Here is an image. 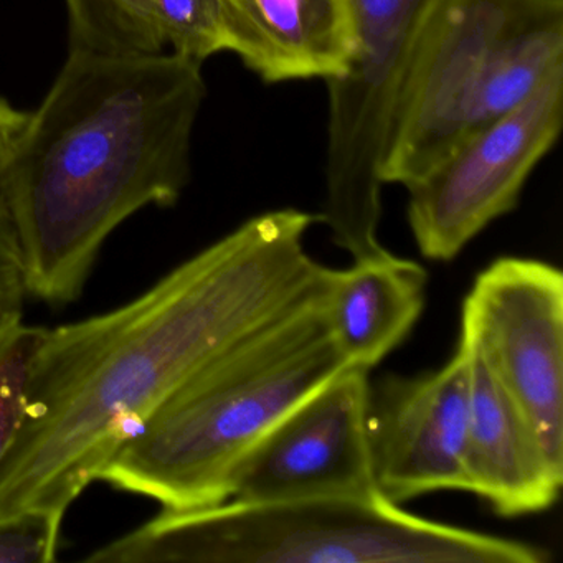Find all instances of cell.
I'll list each match as a JSON object with an SVG mask.
<instances>
[{
  "label": "cell",
  "instance_id": "1",
  "mask_svg": "<svg viewBox=\"0 0 563 563\" xmlns=\"http://www.w3.org/2000/svg\"><path fill=\"white\" fill-rule=\"evenodd\" d=\"M319 213L246 220L133 301L45 329L27 411L0 463V520L65 519L111 457L197 372L236 342L331 292L338 269L306 250Z\"/></svg>",
  "mask_w": 563,
  "mask_h": 563
},
{
  "label": "cell",
  "instance_id": "2",
  "mask_svg": "<svg viewBox=\"0 0 563 563\" xmlns=\"http://www.w3.org/2000/svg\"><path fill=\"white\" fill-rule=\"evenodd\" d=\"M206 93L202 64L174 52L70 51L0 176L29 296L74 302L121 223L177 202Z\"/></svg>",
  "mask_w": 563,
  "mask_h": 563
},
{
  "label": "cell",
  "instance_id": "3",
  "mask_svg": "<svg viewBox=\"0 0 563 563\" xmlns=\"http://www.w3.org/2000/svg\"><path fill=\"white\" fill-rule=\"evenodd\" d=\"M329 296L246 335L197 372L111 457L98 481L169 510L229 500L233 474L252 448L351 367L329 324Z\"/></svg>",
  "mask_w": 563,
  "mask_h": 563
},
{
  "label": "cell",
  "instance_id": "4",
  "mask_svg": "<svg viewBox=\"0 0 563 563\" xmlns=\"http://www.w3.org/2000/svg\"><path fill=\"white\" fill-rule=\"evenodd\" d=\"M539 545L424 519L382 496L225 500L156 517L93 563H545Z\"/></svg>",
  "mask_w": 563,
  "mask_h": 563
},
{
  "label": "cell",
  "instance_id": "5",
  "mask_svg": "<svg viewBox=\"0 0 563 563\" xmlns=\"http://www.w3.org/2000/svg\"><path fill=\"white\" fill-rule=\"evenodd\" d=\"M562 62L563 0H433L398 88L384 186L410 189Z\"/></svg>",
  "mask_w": 563,
  "mask_h": 563
},
{
  "label": "cell",
  "instance_id": "6",
  "mask_svg": "<svg viewBox=\"0 0 563 563\" xmlns=\"http://www.w3.org/2000/svg\"><path fill=\"white\" fill-rule=\"evenodd\" d=\"M433 0H351L355 51L328 80L325 197L321 223L352 260L384 250L382 159L405 67Z\"/></svg>",
  "mask_w": 563,
  "mask_h": 563
},
{
  "label": "cell",
  "instance_id": "7",
  "mask_svg": "<svg viewBox=\"0 0 563 563\" xmlns=\"http://www.w3.org/2000/svg\"><path fill=\"white\" fill-rule=\"evenodd\" d=\"M563 123V62L529 98L454 147L408 190V225L424 258L451 262L516 209Z\"/></svg>",
  "mask_w": 563,
  "mask_h": 563
},
{
  "label": "cell",
  "instance_id": "8",
  "mask_svg": "<svg viewBox=\"0 0 563 563\" xmlns=\"http://www.w3.org/2000/svg\"><path fill=\"white\" fill-rule=\"evenodd\" d=\"M461 338L516 401L553 466L563 471V275L504 256L479 273L463 302Z\"/></svg>",
  "mask_w": 563,
  "mask_h": 563
},
{
  "label": "cell",
  "instance_id": "9",
  "mask_svg": "<svg viewBox=\"0 0 563 563\" xmlns=\"http://www.w3.org/2000/svg\"><path fill=\"white\" fill-rule=\"evenodd\" d=\"M368 372L349 367L285 415L236 467L230 499L380 496L367 433Z\"/></svg>",
  "mask_w": 563,
  "mask_h": 563
},
{
  "label": "cell",
  "instance_id": "10",
  "mask_svg": "<svg viewBox=\"0 0 563 563\" xmlns=\"http://www.w3.org/2000/svg\"><path fill=\"white\" fill-rule=\"evenodd\" d=\"M471 352L461 341L427 374L368 384L367 433L375 487L395 504L438 490H467Z\"/></svg>",
  "mask_w": 563,
  "mask_h": 563
},
{
  "label": "cell",
  "instance_id": "11",
  "mask_svg": "<svg viewBox=\"0 0 563 563\" xmlns=\"http://www.w3.org/2000/svg\"><path fill=\"white\" fill-rule=\"evenodd\" d=\"M471 352L467 490L504 517L550 509L559 499L563 471L553 466L536 431L483 358Z\"/></svg>",
  "mask_w": 563,
  "mask_h": 563
},
{
  "label": "cell",
  "instance_id": "12",
  "mask_svg": "<svg viewBox=\"0 0 563 563\" xmlns=\"http://www.w3.org/2000/svg\"><path fill=\"white\" fill-rule=\"evenodd\" d=\"M230 52L268 84L342 77L355 51L351 0H222Z\"/></svg>",
  "mask_w": 563,
  "mask_h": 563
},
{
  "label": "cell",
  "instance_id": "13",
  "mask_svg": "<svg viewBox=\"0 0 563 563\" xmlns=\"http://www.w3.org/2000/svg\"><path fill=\"white\" fill-rule=\"evenodd\" d=\"M428 272L387 249L338 269L328 318L351 367L371 372L413 331L427 305Z\"/></svg>",
  "mask_w": 563,
  "mask_h": 563
},
{
  "label": "cell",
  "instance_id": "14",
  "mask_svg": "<svg viewBox=\"0 0 563 563\" xmlns=\"http://www.w3.org/2000/svg\"><path fill=\"white\" fill-rule=\"evenodd\" d=\"M45 329L22 316L0 324V463L24 423L29 375Z\"/></svg>",
  "mask_w": 563,
  "mask_h": 563
},
{
  "label": "cell",
  "instance_id": "15",
  "mask_svg": "<svg viewBox=\"0 0 563 563\" xmlns=\"http://www.w3.org/2000/svg\"><path fill=\"white\" fill-rule=\"evenodd\" d=\"M157 25L174 54L203 62L230 51L222 0H154Z\"/></svg>",
  "mask_w": 563,
  "mask_h": 563
},
{
  "label": "cell",
  "instance_id": "16",
  "mask_svg": "<svg viewBox=\"0 0 563 563\" xmlns=\"http://www.w3.org/2000/svg\"><path fill=\"white\" fill-rule=\"evenodd\" d=\"M64 519L25 512L0 520V563H52L57 560Z\"/></svg>",
  "mask_w": 563,
  "mask_h": 563
},
{
  "label": "cell",
  "instance_id": "17",
  "mask_svg": "<svg viewBox=\"0 0 563 563\" xmlns=\"http://www.w3.org/2000/svg\"><path fill=\"white\" fill-rule=\"evenodd\" d=\"M27 298L24 266L14 225L4 202L0 199V324L22 316Z\"/></svg>",
  "mask_w": 563,
  "mask_h": 563
},
{
  "label": "cell",
  "instance_id": "18",
  "mask_svg": "<svg viewBox=\"0 0 563 563\" xmlns=\"http://www.w3.org/2000/svg\"><path fill=\"white\" fill-rule=\"evenodd\" d=\"M27 113L15 110L12 104L0 98V176L18 143L19 134L27 123Z\"/></svg>",
  "mask_w": 563,
  "mask_h": 563
}]
</instances>
